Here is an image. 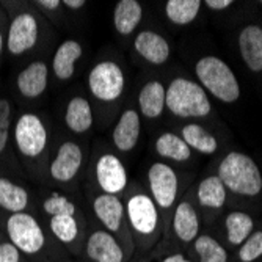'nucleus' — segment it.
<instances>
[{"label": "nucleus", "instance_id": "nucleus-28", "mask_svg": "<svg viewBox=\"0 0 262 262\" xmlns=\"http://www.w3.org/2000/svg\"><path fill=\"white\" fill-rule=\"evenodd\" d=\"M223 229H225V239L228 245L232 248H239L254 232L256 225H254V219L248 212L231 210L223 219Z\"/></svg>", "mask_w": 262, "mask_h": 262}, {"label": "nucleus", "instance_id": "nucleus-27", "mask_svg": "<svg viewBox=\"0 0 262 262\" xmlns=\"http://www.w3.org/2000/svg\"><path fill=\"white\" fill-rule=\"evenodd\" d=\"M154 151L162 159V162L185 163L192 159L193 151L188 148L179 134L174 132H162L154 140Z\"/></svg>", "mask_w": 262, "mask_h": 262}, {"label": "nucleus", "instance_id": "nucleus-5", "mask_svg": "<svg viewBox=\"0 0 262 262\" xmlns=\"http://www.w3.org/2000/svg\"><path fill=\"white\" fill-rule=\"evenodd\" d=\"M8 14L5 52L11 58H22L36 51L47 29V20L32 4L2 2Z\"/></svg>", "mask_w": 262, "mask_h": 262}, {"label": "nucleus", "instance_id": "nucleus-14", "mask_svg": "<svg viewBox=\"0 0 262 262\" xmlns=\"http://www.w3.org/2000/svg\"><path fill=\"white\" fill-rule=\"evenodd\" d=\"M79 257L83 262H129L132 259L124 245L91 217Z\"/></svg>", "mask_w": 262, "mask_h": 262}, {"label": "nucleus", "instance_id": "nucleus-22", "mask_svg": "<svg viewBox=\"0 0 262 262\" xmlns=\"http://www.w3.org/2000/svg\"><path fill=\"white\" fill-rule=\"evenodd\" d=\"M63 121L73 135H85L94 126V110L91 101L83 94H74L66 102Z\"/></svg>", "mask_w": 262, "mask_h": 262}, {"label": "nucleus", "instance_id": "nucleus-38", "mask_svg": "<svg viewBox=\"0 0 262 262\" xmlns=\"http://www.w3.org/2000/svg\"><path fill=\"white\" fill-rule=\"evenodd\" d=\"M63 2V8L68 10V11H80L86 7V2L85 0H61Z\"/></svg>", "mask_w": 262, "mask_h": 262}, {"label": "nucleus", "instance_id": "nucleus-26", "mask_svg": "<svg viewBox=\"0 0 262 262\" xmlns=\"http://www.w3.org/2000/svg\"><path fill=\"white\" fill-rule=\"evenodd\" d=\"M113 29L115 32L127 38L135 33L143 20V5L138 0H120L113 8Z\"/></svg>", "mask_w": 262, "mask_h": 262}, {"label": "nucleus", "instance_id": "nucleus-12", "mask_svg": "<svg viewBox=\"0 0 262 262\" xmlns=\"http://www.w3.org/2000/svg\"><path fill=\"white\" fill-rule=\"evenodd\" d=\"M99 192L123 196L130 182L124 162L115 151L96 145L90 162V179Z\"/></svg>", "mask_w": 262, "mask_h": 262}, {"label": "nucleus", "instance_id": "nucleus-32", "mask_svg": "<svg viewBox=\"0 0 262 262\" xmlns=\"http://www.w3.org/2000/svg\"><path fill=\"white\" fill-rule=\"evenodd\" d=\"M129 262H193L184 250H178L174 244L162 239L151 251L134 254Z\"/></svg>", "mask_w": 262, "mask_h": 262}, {"label": "nucleus", "instance_id": "nucleus-24", "mask_svg": "<svg viewBox=\"0 0 262 262\" xmlns=\"http://www.w3.org/2000/svg\"><path fill=\"white\" fill-rule=\"evenodd\" d=\"M237 42L247 68L254 74L262 73V27L256 24H248L241 30Z\"/></svg>", "mask_w": 262, "mask_h": 262}, {"label": "nucleus", "instance_id": "nucleus-18", "mask_svg": "<svg viewBox=\"0 0 262 262\" xmlns=\"http://www.w3.org/2000/svg\"><path fill=\"white\" fill-rule=\"evenodd\" d=\"M141 135V116L137 107L127 105L121 110L113 126L110 140L112 146L120 154H132L138 146Z\"/></svg>", "mask_w": 262, "mask_h": 262}, {"label": "nucleus", "instance_id": "nucleus-20", "mask_svg": "<svg viewBox=\"0 0 262 262\" xmlns=\"http://www.w3.org/2000/svg\"><path fill=\"white\" fill-rule=\"evenodd\" d=\"M132 49L137 57L151 66H162L171 57V46L163 35L152 29H143L134 36Z\"/></svg>", "mask_w": 262, "mask_h": 262}, {"label": "nucleus", "instance_id": "nucleus-15", "mask_svg": "<svg viewBox=\"0 0 262 262\" xmlns=\"http://www.w3.org/2000/svg\"><path fill=\"white\" fill-rule=\"evenodd\" d=\"M200 234H201L200 210L196 204L192 201V198L185 196L181 201H178L176 207L173 209L163 239L188 250Z\"/></svg>", "mask_w": 262, "mask_h": 262}, {"label": "nucleus", "instance_id": "nucleus-2", "mask_svg": "<svg viewBox=\"0 0 262 262\" xmlns=\"http://www.w3.org/2000/svg\"><path fill=\"white\" fill-rule=\"evenodd\" d=\"M13 146L26 178H30L33 182L46 184L54 140L51 123L44 113L24 110L16 115L13 124Z\"/></svg>", "mask_w": 262, "mask_h": 262}, {"label": "nucleus", "instance_id": "nucleus-36", "mask_svg": "<svg viewBox=\"0 0 262 262\" xmlns=\"http://www.w3.org/2000/svg\"><path fill=\"white\" fill-rule=\"evenodd\" d=\"M7 29H8V14L0 4V58L4 57L7 44Z\"/></svg>", "mask_w": 262, "mask_h": 262}, {"label": "nucleus", "instance_id": "nucleus-30", "mask_svg": "<svg viewBox=\"0 0 262 262\" xmlns=\"http://www.w3.org/2000/svg\"><path fill=\"white\" fill-rule=\"evenodd\" d=\"M182 140L188 145L192 151H196L204 156L215 154L219 149V141L215 135L210 134L204 126L200 123H187L182 126L181 134Z\"/></svg>", "mask_w": 262, "mask_h": 262}, {"label": "nucleus", "instance_id": "nucleus-35", "mask_svg": "<svg viewBox=\"0 0 262 262\" xmlns=\"http://www.w3.org/2000/svg\"><path fill=\"white\" fill-rule=\"evenodd\" d=\"M0 262H29L26 257L20 254V251L7 239H0Z\"/></svg>", "mask_w": 262, "mask_h": 262}, {"label": "nucleus", "instance_id": "nucleus-23", "mask_svg": "<svg viewBox=\"0 0 262 262\" xmlns=\"http://www.w3.org/2000/svg\"><path fill=\"white\" fill-rule=\"evenodd\" d=\"M165 94L166 88L159 79H149L143 83L137 96V110L140 116L148 121L160 118L166 110Z\"/></svg>", "mask_w": 262, "mask_h": 262}, {"label": "nucleus", "instance_id": "nucleus-13", "mask_svg": "<svg viewBox=\"0 0 262 262\" xmlns=\"http://www.w3.org/2000/svg\"><path fill=\"white\" fill-rule=\"evenodd\" d=\"M148 192L154 200L163 223V235L168 228L171 212L178 204L179 176L176 170L166 162H152L146 171Z\"/></svg>", "mask_w": 262, "mask_h": 262}, {"label": "nucleus", "instance_id": "nucleus-33", "mask_svg": "<svg viewBox=\"0 0 262 262\" xmlns=\"http://www.w3.org/2000/svg\"><path fill=\"white\" fill-rule=\"evenodd\" d=\"M262 257V229L254 232L237 248L235 259L239 262H257Z\"/></svg>", "mask_w": 262, "mask_h": 262}, {"label": "nucleus", "instance_id": "nucleus-25", "mask_svg": "<svg viewBox=\"0 0 262 262\" xmlns=\"http://www.w3.org/2000/svg\"><path fill=\"white\" fill-rule=\"evenodd\" d=\"M195 198L200 209L207 212H219L226 204L228 190L217 174H210L198 182Z\"/></svg>", "mask_w": 262, "mask_h": 262}, {"label": "nucleus", "instance_id": "nucleus-34", "mask_svg": "<svg viewBox=\"0 0 262 262\" xmlns=\"http://www.w3.org/2000/svg\"><path fill=\"white\" fill-rule=\"evenodd\" d=\"M32 5L38 10L41 16L51 20L61 17V13L64 10L61 0H35V2H32Z\"/></svg>", "mask_w": 262, "mask_h": 262}, {"label": "nucleus", "instance_id": "nucleus-9", "mask_svg": "<svg viewBox=\"0 0 262 262\" xmlns=\"http://www.w3.org/2000/svg\"><path fill=\"white\" fill-rule=\"evenodd\" d=\"M165 105L179 120L206 118L212 113V104L204 88L187 77H174L165 86Z\"/></svg>", "mask_w": 262, "mask_h": 262}, {"label": "nucleus", "instance_id": "nucleus-10", "mask_svg": "<svg viewBox=\"0 0 262 262\" xmlns=\"http://www.w3.org/2000/svg\"><path fill=\"white\" fill-rule=\"evenodd\" d=\"M195 76L204 91L217 101L234 104L241 99V83L231 66L215 55H207L196 61Z\"/></svg>", "mask_w": 262, "mask_h": 262}, {"label": "nucleus", "instance_id": "nucleus-1", "mask_svg": "<svg viewBox=\"0 0 262 262\" xmlns=\"http://www.w3.org/2000/svg\"><path fill=\"white\" fill-rule=\"evenodd\" d=\"M36 213L44 228L74 257H79L90 215L80 203L63 190H46L36 195Z\"/></svg>", "mask_w": 262, "mask_h": 262}, {"label": "nucleus", "instance_id": "nucleus-8", "mask_svg": "<svg viewBox=\"0 0 262 262\" xmlns=\"http://www.w3.org/2000/svg\"><path fill=\"white\" fill-rule=\"evenodd\" d=\"M217 176L228 192L237 196L254 198L262 192L260 168L250 156L244 152H228L219 163Z\"/></svg>", "mask_w": 262, "mask_h": 262}, {"label": "nucleus", "instance_id": "nucleus-16", "mask_svg": "<svg viewBox=\"0 0 262 262\" xmlns=\"http://www.w3.org/2000/svg\"><path fill=\"white\" fill-rule=\"evenodd\" d=\"M16 120V105L7 94L0 96V174L14 179H26L13 146V124Z\"/></svg>", "mask_w": 262, "mask_h": 262}, {"label": "nucleus", "instance_id": "nucleus-31", "mask_svg": "<svg viewBox=\"0 0 262 262\" xmlns=\"http://www.w3.org/2000/svg\"><path fill=\"white\" fill-rule=\"evenodd\" d=\"M201 0H168L165 2V16L171 24L179 27L192 24L200 11H201Z\"/></svg>", "mask_w": 262, "mask_h": 262}, {"label": "nucleus", "instance_id": "nucleus-11", "mask_svg": "<svg viewBox=\"0 0 262 262\" xmlns=\"http://www.w3.org/2000/svg\"><path fill=\"white\" fill-rule=\"evenodd\" d=\"M124 68L113 58H102L94 63L86 76L90 96L104 107H116L126 91Z\"/></svg>", "mask_w": 262, "mask_h": 262}, {"label": "nucleus", "instance_id": "nucleus-19", "mask_svg": "<svg viewBox=\"0 0 262 262\" xmlns=\"http://www.w3.org/2000/svg\"><path fill=\"white\" fill-rule=\"evenodd\" d=\"M0 212L2 213H36V196L19 179L0 174Z\"/></svg>", "mask_w": 262, "mask_h": 262}, {"label": "nucleus", "instance_id": "nucleus-7", "mask_svg": "<svg viewBox=\"0 0 262 262\" xmlns=\"http://www.w3.org/2000/svg\"><path fill=\"white\" fill-rule=\"evenodd\" d=\"M83 190H85V198L90 206V217L101 228L112 232L124 245L127 253L134 256L135 250H134L132 235L127 228L123 196L102 193L90 181L85 182Z\"/></svg>", "mask_w": 262, "mask_h": 262}, {"label": "nucleus", "instance_id": "nucleus-29", "mask_svg": "<svg viewBox=\"0 0 262 262\" xmlns=\"http://www.w3.org/2000/svg\"><path fill=\"white\" fill-rule=\"evenodd\" d=\"M188 257L193 262H229V251L226 247L209 232H201L190 245Z\"/></svg>", "mask_w": 262, "mask_h": 262}, {"label": "nucleus", "instance_id": "nucleus-37", "mask_svg": "<svg viewBox=\"0 0 262 262\" xmlns=\"http://www.w3.org/2000/svg\"><path fill=\"white\" fill-rule=\"evenodd\" d=\"M203 5H206L212 11H225L231 5H234V2L232 0H206Z\"/></svg>", "mask_w": 262, "mask_h": 262}, {"label": "nucleus", "instance_id": "nucleus-40", "mask_svg": "<svg viewBox=\"0 0 262 262\" xmlns=\"http://www.w3.org/2000/svg\"><path fill=\"white\" fill-rule=\"evenodd\" d=\"M2 237H5V235L2 234V231H0V239H2Z\"/></svg>", "mask_w": 262, "mask_h": 262}, {"label": "nucleus", "instance_id": "nucleus-41", "mask_svg": "<svg viewBox=\"0 0 262 262\" xmlns=\"http://www.w3.org/2000/svg\"><path fill=\"white\" fill-rule=\"evenodd\" d=\"M257 262H259V260H257Z\"/></svg>", "mask_w": 262, "mask_h": 262}, {"label": "nucleus", "instance_id": "nucleus-17", "mask_svg": "<svg viewBox=\"0 0 262 262\" xmlns=\"http://www.w3.org/2000/svg\"><path fill=\"white\" fill-rule=\"evenodd\" d=\"M49 77L51 66L44 58H35L27 63L17 73L14 80L19 98L27 102H35L41 99L49 88Z\"/></svg>", "mask_w": 262, "mask_h": 262}, {"label": "nucleus", "instance_id": "nucleus-39", "mask_svg": "<svg viewBox=\"0 0 262 262\" xmlns=\"http://www.w3.org/2000/svg\"><path fill=\"white\" fill-rule=\"evenodd\" d=\"M63 262H83L80 257H74V256H71V257H68L66 260H63Z\"/></svg>", "mask_w": 262, "mask_h": 262}, {"label": "nucleus", "instance_id": "nucleus-6", "mask_svg": "<svg viewBox=\"0 0 262 262\" xmlns=\"http://www.w3.org/2000/svg\"><path fill=\"white\" fill-rule=\"evenodd\" d=\"M86 157V148L80 141L71 137H61L54 143L47 166V182L66 193L74 192L83 174Z\"/></svg>", "mask_w": 262, "mask_h": 262}, {"label": "nucleus", "instance_id": "nucleus-4", "mask_svg": "<svg viewBox=\"0 0 262 262\" xmlns=\"http://www.w3.org/2000/svg\"><path fill=\"white\" fill-rule=\"evenodd\" d=\"M123 203L134 242V254L151 251L163 239V223L154 200L141 184L130 181L123 195Z\"/></svg>", "mask_w": 262, "mask_h": 262}, {"label": "nucleus", "instance_id": "nucleus-21", "mask_svg": "<svg viewBox=\"0 0 262 262\" xmlns=\"http://www.w3.org/2000/svg\"><path fill=\"white\" fill-rule=\"evenodd\" d=\"M83 57V46L76 38L63 39L52 55L51 71L58 83H66L74 77L77 63Z\"/></svg>", "mask_w": 262, "mask_h": 262}, {"label": "nucleus", "instance_id": "nucleus-3", "mask_svg": "<svg viewBox=\"0 0 262 262\" xmlns=\"http://www.w3.org/2000/svg\"><path fill=\"white\" fill-rule=\"evenodd\" d=\"M0 231L29 262H63L71 257L44 228L38 213L0 212Z\"/></svg>", "mask_w": 262, "mask_h": 262}]
</instances>
